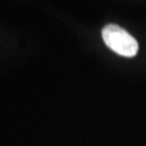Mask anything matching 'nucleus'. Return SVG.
Here are the masks:
<instances>
[{
	"label": "nucleus",
	"mask_w": 146,
	"mask_h": 146,
	"mask_svg": "<svg viewBox=\"0 0 146 146\" xmlns=\"http://www.w3.org/2000/svg\"><path fill=\"white\" fill-rule=\"evenodd\" d=\"M105 44L116 54L124 57H134L138 54L139 44L131 34L117 25H107L102 29Z\"/></svg>",
	"instance_id": "obj_1"
}]
</instances>
